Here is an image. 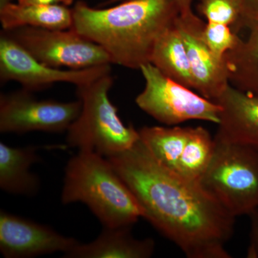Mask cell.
Listing matches in <instances>:
<instances>
[{"instance_id":"obj_1","label":"cell","mask_w":258,"mask_h":258,"mask_svg":"<svg viewBox=\"0 0 258 258\" xmlns=\"http://www.w3.org/2000/svg\"><path fill=\"white\" fill-rule=\"evenodd\" d=\"M132 190L143 217L189 258H230L236 217L200 182L162 165L139 140L107 157Z\"/></svg>"},{"instance_id":"obj_2","label":"cell","mask_w":258,"mask_h":258,"mask_svg":"<svg viewBox=\"0 0 258 258\" xmlns=\"http://www.w3.org/2000/svg\"><path fill=\"white\" fill-rule=\"evenodd\" d=\"M71 9L72 28L100 45L111 64L136 70L150 63L157 40L179 15L174 0H128L107 8L80 0Z\"/></svg>"},{"instance_id":"obj_3","label":"cell","mask_w":258,"mask_h":258,"mask_svg":"<svg viewBox=\"0 0 258 258\" xmlns=\"http://www.w3.org/2000/svg\"><path fill=\"white\" fill-rule=\"evenodd\" d=\"M61 201L86 204L103 227H132L143 217L137 198L111 162L93 152L79 151L68 162Z\"/></svg>"},{"instance_id":"obj_4","label":"cell","mask_w":258,"mask_h":258,"mask_svg":"<svg viewBox=\"0 0 258 258\" xmlns=\"http://www.w3.org/2000/svg\"><path fill=\"white\" fill-rule=\"evenodd\" d=\"M113 83L108 74L77 87L82 109L67 130L70 147L108 157L128 150L138 142L139 130L124 125L118 108L110 101L108 93Z\"/></svg>"},{"instance_id":"obj_5","label":"cell","mask_w":258,"mask_h":258,"mask_svg":"<svg viewBox=\"0 0 258 258\" xmlns=\"http://www.w3.org/2000/svg\"><path fill=\"white\" fill-rule=\"evenodd\" d=\"M215 141L213 157L200 184L231 215L248 216L258 209V151Z\"/></svg>"},{"instance_id":"obj_6","label":"cell","mask_w":258,"mask_h":258,"mask_svg":"<svg viewBox=\"0 0 258 258\" xmlns=\"http://www.w3.org/2000/svg\"><path fill=\"white\" fill-rule=\"evenodd\" d=\"M145 86L137 98V106L154 119L168 125L190 120L218 124L221 106L191 88L167 77L152 63L142 66Z\"/></svg>"},{"instance_id":"obj_7","label":"cell","mask_w":258,"mask_h":258,"mask_svg":"<svg viewBox=\"0 0 258 258\" xmlns=\"http://www.w3.org/2000/svg\"><path fill=\"white\" fill-rule=\"evenodd\" d=\"M3 31L37 60L50 67L85 69L111 64L106 51L72 28L22 27Z\"/></svg>"},{"instance_id":"obj_8","label":"cell","mask_w":258,"mask_h":258,"mask_svg":"<svg viewBox=\"0 0 258 258\" xmlns=\"http://www.w3.org/2000/svg\"><path fill=\"white\" fill-rule=\"evenodd\" d=\"M82 109L81 99L59 102L36 99L30 91L23 89L0 96V132L26 133L67 132Z\"/></svg>"},{"instance_id":"obj_9","label":"cell","mask_w":258,"mask_h":258,"mask_svg":"<svg viewBox=\"0 0 258 258\" xmlns=\"http://www.w3.org/2000/svg\"><path fill=\"white\" fill-rule=\"evenodd\" d=\"M111 64L85 69L63 71L42 63L4 31L0 35L1 82L16 81L27 91L43 90L57 83H69L76 87L88 84L111 74Z\"/></svg>"},{"instance_id":"obj_10","label":"cell","mask_w":258,"mask_h":258,"mask_svg":"<svg viewBox=\"0 0 258 258\" xmlns=\"http://www.w3.org/2000/svg\"><path fill=\"white\" fill-rule=\"evenodd\" d=\"M205 24L192 12L179 15L174 25L187 51L194 89L215 101L230 84L229 71L225 58H218L203 41L201 33Z\"/></svg>"},{"instance_id":"obj_11","label":"cell","mask_w":258,"mask_h":258,"mask_svg":"<svg viewBox=\"0 0 258 258\" xmlns=\"http://www.w3.org/2000/svg\"><path fill=\"white\" fill-rule=\"evenodd\" d=\"M79 243L47 226L1 211L0 251L7 258H29L69 252Z\"/></svg>"},{"instance_id":"obj_12","label":"cell","mask_w":258,"mask_h":258,"mask_svg":"<svg viewBox=\"0 0 258 258\" xmlns=\"http://www.w3.org/2000/svg\"><path fill=\"white\" fill-rule=\"evenodd\" d=\"M215 102L222 108L215 138L258 151V95L230 84Z\"/></svg>"},{"instance_id":"obj_13","label":"cell","mask_w":258,"mask_h":258,"mask_svg":"<svg viewBox=\"0 0 258 258\" xmlns=\"http://www.w3.org/2000/svg\"><path fill=\"white\" fill-rule=\"evenodd\" d=\"M132 227H103L101 235L87 244L79 243L63 254L66 258H148L152 257L155 242L151 238L139 240Z\"/></svg>"},{"instance_id":"obj_14","label":"cell","mask_w":258,"mask_h":258,"mask_svg":"<svg viewBox=\"0 0 258 258\" xmlns=\"http://www.w3.org/2000/svg\"><path fill=\"white\" fill-rule=\"evenodd\" d=\"M37 147H11L0 142V187L13 195L32 196L40 187V180L30 172L40 160Z\"/></svg>"},{"instance_id":"obj_15","label":"cell","mask_w":258,"mask_h":258,"mask_svg":"<svg viewBox=\"0 0 258 258\" xmlns=\"http://www.w3.org/2000/svg\"><path fill=\"white\" fill-rule=\"evenodd\" d=\"M3 30L22 27L67 30L72 28V9L61 5H21L10 3L0 7Z\"/></svg>"},{"instance_id":"obj_16","label":"cell","mask_w":258,"mask_h":258,"mask_svg":"<svg viewBox=\"0 0 258 258\" xmlns=\"http://www.w3.org/2000/svg\"><path fill=\"white\" fill-rule=\"evenodd\" d=\"M151 63L167 77L194 89L187 51L175 25L168 29L157 40Z\"/></svg>"},{"instance_id":"obj_17","label":"cell","mask_w":258,"mask_h":258,"mask_svg":"<svg viewBox=\"0 0 258 258\" xmlns=\"http://www.w3.org/2000/svg\"><path fill=\"white\" fill-rule=\"evenodd\" d=\"M191 127L144 126L139 130L142 143L162 165L176 170Z\"/></svg>"},{"instance_id":"obj_18","label":"cell","mask_w":258,"mask_h":258,"mask_svg":"<svg viewBox=\"0 0 258 258\" xmlns=\"http://www.w3.org/2000/svg\"><path fill=\"white\" fill-rule=\"evenodd\" d=\"M247 40L225 56L230 83L245 92L258 95V27L249 30Z\"/></svg>"},{"instance_id":"obj_19","label":"cell","mask_w":258,"mask_h":258,"mask_svg":"<svg viewBox=\"0 0 258 258\" xmlns=\"http://www.w3.org/2000/svg\"><path fill=\"white\" fill-rule=\"evenodd\" d=\"M215 148V138L206 128L191 127L189 140L180 157L176 172L200 182L210 166Z\"/></svg>"},{"instance_id":"obj_20","label":"cell","mask_w":258,"mask_h":258,"mask_svg":"<svg viewBox=\"0 0 258 258\" xmlns=\"http://www.w3.org/2000/svg\"><path fill=\"white\" fill-rule=\"evenodd\" d=\"M201 36L212 53L220 59H225L226 55L242 41L231 27L220 23L207 22Z\"/></svg>"},{"instance_id":"obj_21","label":"cell","mask_w":258,"mask_h":258,"mask_svg":"<svg viewBox=\"0 0 258 258\" xmlns=\"http://www.w3.org/2000/svg\"><path fill=\"white\" fill-rule=\"evenodd\" d=\"M198 10L208 23L237 26L241 18L239 0H200Z\"/></svg>"},{"instance_id":"obj_22","label":"cell","mask_w":258,"mask_h":258,"mask_svg":"<svg viewBox=\"0 0 258 258\" xmlns=\"http://www.w3.org/2000/svg\"><path fill=\"white\" fill-rule=\"evenodd\" d=\"M241 7V18L234 31L242 28L249 30L258 27V0H239Z\"/></svg>"},{"instance_id":"obj_23","label":"cell","mask_w":258,"mask_h":258,"mask_svg":"<svg viewBox=\"0 0 258 258\" xmlns=\"http://www.w3.org/2000/svg\"><path fill=\"white\" fill-rule=\"evenodd\" d=\"M250 221L249 242L246 256L248 258H258V209L249 214Z\"/></svg>"},{"instance_id":"obj_24","label":"cell","mask_w":258,"mask_h":258,"mask_svg":"<svg viewBox=\"0 0 258 258\" xmlns=\"http://www.w3.org/2000/svg\"><path fill=\"white\" fill-rule=\"evenodd\" d=\"M74 0H17L21 5H61L69 7L74 3Z\"/></svg>"},{"instance_id":"obj_25","label":"cell","mask_w":258,"mask_h":258,"mask_svg":"<svg viewBox=\"0 0 258 258\" xmlns=\"http://www.w3.org/2000/svg\"><path fill=\"white\" fill-rule=\"evenodd\" d=\"M179 10V15H186L192 13L191 4L193 0H174Z\"/></svg>"},{"instance_id":"obj_26","label":"cell","mask_w":258,"mask_h":258,"mask_svg":"<svg viewBox=\"0 0 258 258\" xmlns=\"http://www.w3.org/2000/svg\"><path fill=\"white\" fill-rule=\"evenodd\" d=\"M125 1H128V0H106L101 5V6H108V5L115 4V3H120Z\"/></svg>"}]
</instances>
